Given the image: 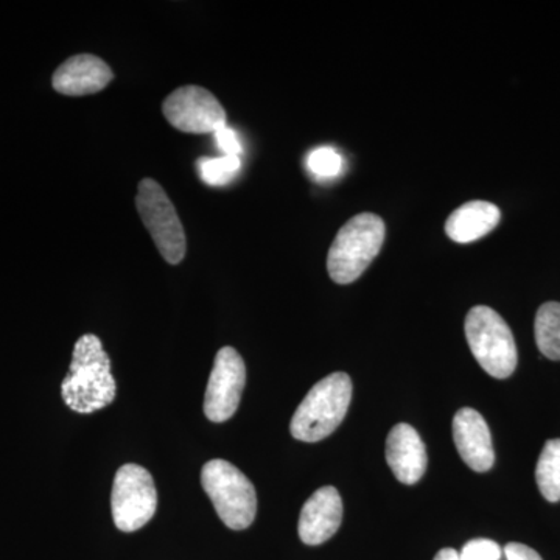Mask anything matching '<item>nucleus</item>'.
Here are the masks:
<instances>
[{
    "label": "nucleus",
    "instance_id": "obj_18",
    "mask_svg": "<svg viewBox=\"0 0 560 560\" xmlns=\"http://www.w3.org/2000/svg\"><path fill=\"white\" fill-rule=\"evenodd\" d=\"M308 168L319 178H334L342 168L340 154L330 147H320L308 156Z\"/></svg>",
    "mask_w": 560,
    "mask_h": 560
},
{
    "label": "nucleus",
    "instance_id": "obj_15",
    "mask_svg": "<svg viewBox=\"0 0 560 560\" xmlns=\"http://www.w3.org/2000/svg\"><path fill=\"white\" fill-rule=\"evenodd\" d=\"M537 348L547 359L560 360V302L541 305L534 324Z\"/></svg>",
    "mask_w": 560,
    "mask_h": 560
},
{
    "label": "nucleus",
    "instance_id": "obj_19",
    "mask_svg": "<svg viewBox=\"0 0 560 560\" xmlns=\"http://www.w3.org/2000/svg\"><path fill=\"white\" fill-rule=\"evenodd\" d=\"M501 548L497 541L475 539L467 541L459 552V560H500Z\"/></svg>",
    "mask_w": 560,
    "mask_h": 560
},
{
    "label": "nucleus",
    "instance_id": "obj_1",
    "mask_svg": "<svg viewBox=\"0 0 560 560\" xmlns=\"http://www.w3.org/2000/svg\"><path fill=\"white\" fill-rule=\"evenodd\" d=\"M116 390L109 355L101 338L83 335L73 348L69 374L62 381V400L72 411L92 415L109 407L116 399Z\"/></svg>",
    "mask_w": 560,
    "mask_h": 560
},
{
    "label": "nucleus",
    "instance_id": "obj_22",
    "mask_svg": "<svg viewBox=\"0 0 560 560\" xmlns=\"http://www.w3.org/2000/svg\"><path fill=\"white\" fill-rule=\"evenodd\" d=\"M434 560H459V552L453 548H444L434 556Z\"/></svg>",
    "mask_w": 560,
    "mask_h": 560
},
{
    "label": "nucleus",
    "instance_id": "obj_14",
    "mask_svg": "<svg viewBox=\"0 0 560 560\" xmlns=\"http://www.w3.org/2000/svg\"><path fill=\"white\" fill-rule=\"evenodd\" d=\"M500 220V209L492 202L469 201L445 221V234L456 243L477 242L495 230Z\"/></svg>",
    "mask_w": 560,
    "mask_h": 560
},
{
    "label": "nucleus",
    "instance_id": "obj_12",
    "mask_svg": "<svg viewBox=\"0 0 560 560\" xmlns=\"http://www.w3.org/2000/svg\"><path fill=\"white\" fill-rule=\"evenodd\" d=\"M114 73L102 58L91 54H80L70 57L55 70L54 90L69 97L95 94L105 90L113 81Z\"/></svg>",
    "mask_w": 560,
    "mask_h": 560
},
{
    "label": "nucleus",
    "instance_id": "obj_10",
    "mask_svg": "<svg viewBox=\"0 0 560 560\" xmlns=\"http://www.w3.org/2000/svg\"><path fill=\"white\" fill-rule=\"evenodd\" d=\"M453 440L464 463L475 471H488L495 463L488 422L474 410L460 408L453 419Z\"/></svg>",
    "mask_w": 560,
    "mask_h": 560
},
{
    "label": "nucleus",
    "instance_id": "obj_20",
    "mask_svg": "<svg viewBox=\"0 0 560 560\" xmlns=\"http://www.w3.org/2000/svg\"><path fill=\"white\" fill-rule=\"evenodd\" d=\"M215 140L219 143V149L223 151L224 156L241 158L242 143L238 140L237 132L230 127L220 128L215 132Z\"/></svg>",
    "mask_w": 560,
    "mask_h": 560
},
{
    "label": "nucleus",
    "instance_id": "obj_6",
    "mask_svg": "<svg viewBox=\"0 0 560 560\" xmlns=\"http://www.w3.org/2000/svg\"><path fill=\"white\" fill-rule=\"evenodd\" d=\"M136 208L165 261L180 264L187 250L186 231L171 198L156 180H140Z\"/></svg>",
    "mask_w": 560,
    "mask_h": 560
},
{
    "label": "nucleus",
    "instance_id": "obj_2",
    "mask_svg": "<svg viewBox=\"0 0 560 560\" xmlns=\"http://www.w3.org/2000/svg\"><path fill=\"white\" fill-rule=\"evenodd\" d=\"M352 400V381L346 372H334L316 383L301 401L290 431L294 440L319 442L341 425Z\"/></svg>",
    "mask_w": 560,
    "mask_h": 560
},
{
    "label": "nucleus",
    "instance_id": "obj_7",
    "mask_svg": "<svg viewBox=\"0 0 560 560\" xmlns=\"http://www.w3.org/2000/svg\"><path fill=\"white\" fill-rule=\"evenodd\" d=\"M114 523L124 533H135L154 517L158 492L149 470L136 464H125L114 477L110 493Z\"/></svg>",
    "mask_w": 560,
    "mask_h": 560
},
{
    "label": "nucleus",
    "instance_id": "obj_17",
    "mask_svg": "<svg viewBox=\"0 0 560 560\" xmlns=\"http://www.w3.org/2000/svg\"><path fill=\"white\" fill-rule=\"evenodd\" d=\"M241 158L234 156L201 158L197 161V171L201 179L213 187L230 184L241 172Z\"/></svg>",
    "mask_w": 560,
    "mask_h": 560
},
{
    "label": "nucleus",
    "instance_id": "obj_16",
    "mask_svg": "<svg viewBox=\"0 0 560 560\" xmlns=\"http://www.w3.org/2000/svg\"><path fill=\"white\" fill-rule=\"evenodd\" d=\"M536 480L545 500L551 503L560 501V440L545 444L536 467Z\"/></svg>",
    "mask_w": 560,
    "mask_h": 560
},
{
    "label": "nucleus",
    "instance_id": "obj_3",
    "mask_svg": "<svg viewBox=\"0 0 560 560\" xmlns=\"http://www.w3.org/2000/svg\"><path fill=\"white\" fill-rule=\"evenodd\" d=\"M385 235V221L375 213L350 219L330 246L327 270L331 280L340 285L355 282L381 253Z\"/></svg>",
    "mask_w": 560,
    "mask_h": 560
},
{
    "label": "nucleus",
    "instance_id": "obj_5",
    "mask_svg": "<svg viewBox=\"0 0 560 560\" xmlns=\"http://www.w3.org/2000/svg\"><path fill=\"white\" fill-rule=\"evenodd\" d=\"M467 342L471 353L490 377H511L517 368V346L506 320L486 305H477L467 313Z\"/></svg>",
    "mask_w": 560,
    "mask_h": 560
},
{
    "label": "nucleus",
    "instance_id": "obj_9",
    "mask_svg": "<svg viewBox=\"0 0 560 560\" xmlns=\"http://www.w3.org/2000/svg\"><path fill=\"white\" fill-rule=\"evenodd\" d=\"M246 385V366L234 348L220 349L210 372L205 396V415L210 422H226L238 410Z\"/></svg>",
    "mask_w": 560,
    "mask_h": 560
},
{
    "label": "nucleus",
    "instance_id": "obj_4",
    "mask_svg": "<svg viewBox=\"0 0 560 560\" xmlns=\"http://www.w3.org/2000/svg\"><path fill=\"white\" fill-rule=\"evenodd\" d=\"M201 486L219 514L234 530L249 528L257 514V493L243 471L224 459H212L201 470Z\"/></svg>",
    "mask_w": 560,
    "mask_h": 560
},
{
    "label": "nucleus",
    "instance_id": "obj_11",
    "mask_svg": "<svg viewBox=\"0 0 560 560\" xmlns=\"http://www.w3.org/2000/svg\"><path fill=\"white\" fill-rule=\"evenodd\" d=\"M342 522V500L340 492L334 486L316 490L305 501L300 515L301 540L305 545L316 547L337 534Z\"/></svg>",
    "mask_w": 560,
    "mask_h": 560
},
{
    "label": "nucleus",
    "instance_id": "obj_21",
    "mask_svg": "<svg viewBox=\"0 0 560 560\" xmlns=\"http://www.w3.org/2000/svg\"><path fill=\"white\" fill-rule=\"evenodd\" d=\"M504 556L508 560H541L539 552L517 541H512L504 547Z\"/></svg>",
    "mask_w": 560,
    "mask_h": 560
},
{
    "label": "nucleus",
    "instance_id": "obj_8",
    "mask_svg": "<svg viewBox=\"0 0 560 560\" xmlns=\"http://www.w3.org/2000/svg\"><path fill=\"white\" fill-rule=\"evenodd\" d=\"M162 113L172 127L189 135H215L220 128L226 127V110L212 92L200 86L173 91L165 98Z\"/></svg>",
    "mask_w": 560,
    "mask_h": 560
},
{
    "label": "nucleus",
    "instance_id": "obj_13",
    "mask_svg": "<svg viewBox=\"0 0 560 560\" xmlns=\"http://www.w3.org/2000/svg\"><path fill=\"white\" fill-rule=\"evenodd\" d=\"M386 460L404 485L420 481L427 470V451L418 431L408 423H397L386 440Z\"/></svg>",
    "mask_w": 560,
    "mask_h": 560
}]
</instances>
